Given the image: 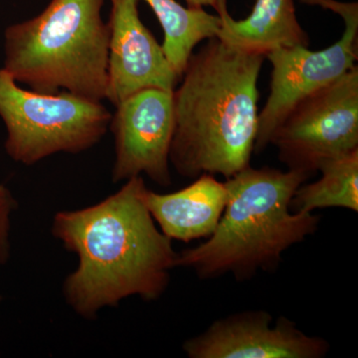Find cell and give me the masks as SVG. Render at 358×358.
<instances>
[{"label": "cell", "mask_w": 358, "mask_h": 358, "mask_svg": "<svg viewBox=\"0 0 358 358\" xmlns=\"http://www.w3.org/2000/svg\"><path fill=\"white\" fill-rule=\"evenodd\" d=\"M145 188L136 176L100 203L54 217V236L79 259L63 291L81 317H95L129 296L157 300L169 286L178 253L155 226L143 201Z\"/></svg>", "instance_id": "cell-1"}, {"label": "cell", "mask_w": 358, "mask_h": 358, "mask_svg": "<svg viewBox=\"0 0 358 358\" xmlns=\"http://www.w3.org/2000/svg\"><path fill=\"white\" fill-rule=\"evenodd\" d=\"M265 56L207 40L173 90L169 162L180 176L226 179L250 166L258 129V79Z\"/></svg>", "instance_id": "cell-2"}, {"label": "cell", "mask_w": 358, "mask_h": 358, "mask_svg": "<svg viewBox=\"0 0 358 358\" xmlns=\"http://www.w3.org/2000/svg\"><path fill=\"white\" fill-rule=\"evenodd\" d=\"M312 174L248 166L225 181L227 203L217 227L203 244L178 254L176 267L201 279L224 274L249 279L277 267L282 253L317 229L313 212H294V192Z\"/></svg>", "instance_id": "cell-3"}, {"label": "cell", "mask_w": 358, "mask_h": 358, "mask_svg": "<svg viewBox=\"0 0 358 358\" xmlns=\"http://www.w3.org/2000/svg\"><path fill=\"white\" fill-rule=\"evenodd\" d=\"M105 0H51L38 15L4 32V67L33 91L106 100L110 27Z\"/></svg>", "instance_id": "cell-4"}, {"label": "cell", "mask_w": 358, "mask_h": 358, "mask_svg": "<svg viewBox=\"0 0 358 358\" xmlns=\"http://www.w3.org/2000/svg\"><path fill=\"white\" fill-rule=\"evenodd\" d=\"M0 117L6 124L7 155L31 166L59 152L80 154L100 143L112 113L102 102L61 91L26 90L0 69Z\"/></svg>", "instance_id": "cell-5"}, {"label": "cell", "mask_w": 358, "mask_h": 358, "mask_svg": "<svg viewBox=\"0 0 358 358\" xmlns=\"http://www.w3.org/2000/svg\"><path fill=\"white\" fill-rule=\"evenodd\" d=\"M338 14L345 21L341 38L326 49L312 51L296 45L270 52L272 64L270 95L258 115L254 152L271 145L273 134L292 110L319 90L329 86L357 66L358 58V3L336 0H301Z\"/></svg>", "instance_id": "cell-6"}, {"label": "cell", "mask_w": 358, "mask_h": 358, "mask_svg": "<svg viewBox=\"0 0 358 358\" xmlns=\"http://www.w3.org/2000/svg\"><path fill=\"white\" fill-rule=\"evenodd\" d=\"M271 143L289 169L312 174L320 164L358 150V67L299 103Z\"/></svg>", "instance_id": "cell-7"}, {"label": "cell", "mask_w": 358, "mask_h": 358, "mask_svg": "<svg viewBox=\"0 0 358 358\" xmlns=\"http://www.w3.org/2000/svg\"><path fill=\"white\" fill-rule=\"evenodd\" d=\"M115 108L109 127L115 140L113 181H127L143 173L160 186L171 185L173 91L141 90Z\"/></svg>", "instance_id": "cell-8"}, {"label": "cell", "mask_w": 358, "mask_h": 358, "mask_svg": "<svg viewBox=\"0 0 358 358\" xmlns=\"http://www.w3.org/2000/svg\"><path fill=\"white\" fill-rule=\"evenodd\" d=\"M183 350L192 358H322L329 343L308 336L287 317L275 322L267 312L249 310L216 320L187 339Z\"/></svg>", "instance_id": "cell-9"}, {"label": "cell", "mask_w": 358, "mask_h": 358, "mask_svg": "<svg viewBox=\"0 0 358 358\" xmlns=\"http://www.w3.org/2000/svg\"><path fill=\"white\" fill-rule=\"evenodd\" d=\"M109 63L106 100L115 106L141 90L173 91L180 79L162 44L145 27L138 0H110Z\"/></svg>", "instance_id": "cell-10"}, {"label": "cell", "mask_w": 358, "mask_h": 358, "mask_svg": "<svg viewBox=\"0 0 358 358\" xmlns=\"http://www.w3.org/2000/svg\"><path fill=\"white\" fill-rule=\"evenodd\" d=\"M225 182L204 173L178 192L160 194L145 188L143 201L159 229L171 240L190 242L213 234L222 216Z\"/></svg>", "instance_id": "cell-11"}, {"label": "cell", "mask_w": 358, "mask_h": 358, "mask_svg": "<svg viewBox=\"0 0 358 358\" xmlns=\"http://www.w3.org/2000/svg\"><path fill=\"white\" fill-rule=\"evenodd\" d=\"M214 9L221 20L216 38L237 50L266 57L277 49L310 44L294 0H256L250 15L242 20L228 13L227 0H217Z\"/></svg>", "instance_id": "cell-12"}, {"label": "cell", "mask_w": 358, "mask_h": 358, "mask_svg": "<svg viewBox=\"0 0 358 358\" xmlns=\"http://www.w3.org/2000/svg\"><path fill=\"white\" fill-rule=\"evenodd\" d=\"M143 1L159 20L164 35L162 49L171 67L181 78L195 47L204 40L217 36L220 17L203 8L182 6L176 0Z\"/></svg>", "instance_id": "cell-13"}, {"label": "cell", "mask_w": 358, "mask_h": 358, "mask_svg": "<svg viewBox=\"0 0 358 358\" xmlns=\"http://www.w3.org/2000/svg\"><path fill=\"white\" fill-rule=\"evenodd\" d=\"M317 171L322 178L310 185L303 183L294 192L291 209L313 212L315 209L341 207L358 211V150L329 159Z\"/></svg>", "instance_id": "cell-14"}, {"label": "cell", "mask_w": 358, "mask_h": 358, "mask_svg": "<svg viewBox=\"0 0 358 358\" xmlns=\"http://www.w3.org/2000/svg\"><path fill=\"white\" fill-rule=\"evenodd\" d=\"M15 206L10 190L0 183V265H4L10 259L11 216Z\"/></svg>", "instance_id": "cell-15"}, {"label": "cell", "mask_w": 358, "mask_h": 358, "mask_svg": "<svg viewBox=\"0 0 358 358\" xmlns=\"http://www.w3.org/2000/svg\"><path fill=\"white\" fill-rule=\"evenodd\" d=\"M188 7L192 8H203L205 6L215 7L217 0H185Z\"/></svg>", "instance_id": "cell-16"}, {"label": "cell", "mask_w": 358, "mask_h": 358, "mask_svg": "<svg viewBox=\"0 0 358 358\" xmlns=\"http://www.w3.org/2000/svg\"><path fill=\"white\" fill-rule=\"evenodd\" d=\"M1 301H2V298H1V296H0V303H1Z\"/></svg>", "instance_id": "cell-17"}]
</instances>
